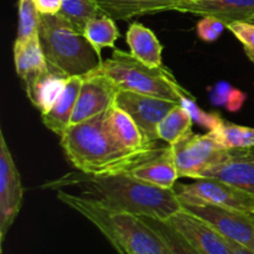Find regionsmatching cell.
<instances>
[{"mask_svg":"<svg viewBox=\"0 0 254 254\" xmlns=\"http://www.w3.org/2000/svg\"><path fill=\"white\" fill-rule=\"evenodd\" d=\"M128 173L144 183L168 190H173L180 178L170 145L161 148L155 155L134 166Z\"/></svg>","mask_w":254,"mask_h":254,"instance_id":"obj_16","label":"cell"},{"mask_svg":"<svg viewBox=\"0 0 254 254\" xmlns=\"http://www.w3.org/2000/svg\"><path fill=\"white\" fill-rule=\"evenodd\" d=\"M37 35L49 66L68 77L86 76L103 62L84 35L60 14H41Z\"/></svg>","mask_w":254,"mask_h":254,"instance_id":"obj_4","label":"cell"},{"mask_svg":"<svg viewBox=\"0 0 254 254\" xmlns=\"http://www.w3.org/2000/svg\"><path fill=\"white\" fill-rule=\"evenodd\" d=\"M180 1L181 0H97L102 14L123 21L135 16L175 10Z\"/></svg>","mask_w":254,"mask_h":254,"instance_id":"obj_19","label":"cell"},{"mask_svg":"<svg viewBox=\"0 0 254 254\" xmlns=\"http://www.w3.org/2000/svg\"><path fill=\"white\" fill-rule=\"evenodd\" d=\"M61 146L72 165L89 175L128 173L161 149L159 146L148 151L124 149L104 126V113L69 126L61 135Z\"/></svg>","mask_w":254,"mask_h":254,"instance_id":"obj_2","label":"cell"},{"mask_svg":"<svg viewBox=\"0 0 254 254\" xmlns=\"http://www.w3.org/2000/svg\"><path fill=\"white\" fill-rule=\"evenodd\" d=\"M203 178L218 179L254 196V148L227 150L223 161Z\"/></svg>","mask_w":254,"mask_h":254,"instance_id":"obj_14","label":"cell"},{"mask_svg":"<svg viewBox=\"0 0 254 254\" xmlns=\"http://www.w3.org/2000/svg\"><path fill=\"white\" fill-rule=\"evenodd\" d=\"M96 71L111 78L121 91L160 97L179 104L183 98L190 96L168 68L146 66L123 50L114 49L112 56L102 62Z\"/></svg>","mask_w":254,"mask_h":254,"instance_id":"obj_5","label":"cell"},{"mask_svg":"<svg viewBox=\"0 0 254 254\" xmlns=\"http://www.w3.org/2000/svg\"><path fill=\"white\" fill-rule=\"evenodd\" d=\"M84 37L92 44L99 55L106 47H114L119 37V30L112 17L102 14L93 17L86 24L83 31Z\"/></svg>","mask_w":254,"mask_h":254,"instance_id":"obj_24","label":"cell"},{"mask_svg":"<svg viewBox=\"0 0 254 254\" xmlns=\"http://www.w3.org/2000/svg\"><path fill=\"white\" fill-rule=\"evenodd\" d=\"M141 218L150 226L151 230L163 241L169 254H201L168 221L154 220V218L149 217Z\"/></svg>","mask_w":254,"mask_h":254,"instance_id":"obj_25","label":"cell"},{"mask_svg":"<svg viewBox=\"0 0 254 254\" xmlns=\"http://www.w3.org/2000/svg\"><path fill=\"white\" fill-rule=\"evenodd\" d=\"M208 133L225 150L254 148V128L251 127L238 126L220 118Z\"/></svg>","mask_w":254,"mask_h":254,"instance_id":"obj_22","label":"cell"},{"mask_svg":"<svg viewBox=\"0 0 254 254\" xmlns=\"http://www.w3.org/2000/svg\"><path fill=\"white\" fill-rule=\"evenodd\" d=\"M197 35L202 41L213 42L222 35L226 25L216 17L206 16L198 21Z\"/></svg>","mask_w":254,"mask_h":254,"instance_id":"obj_31","label":"cell"},{"mask_svg":"<svg viewBox=\"0 0 254 254\" xmlns=\"http://www.w3.org/2000/svg\"><path fill=\"white\" fill-rule=\"evenodd\" d=\"M211 99L215 104H223L227 109L235 112L242 107L243 102L246 101V94L230 84L221 82L216 84L211 92Z\"/></svg>","mask_w":254,"mask_h":254,"instance_id":"obj_28","label":"cell"},{"mask_svg":"<svg viewBox=\"0 0 254 254\" xmlns=\"http://www.w3.org/2000/svg\"><path fill=\"white\" fill-rule=\"evenodd\" d=\"M183 207L211 223L227 240L254 253V216L210 205Z\"/></svg>","mask_w":254,"mask_h":254,"instance_id":"obj_11","label":"cell"},{"mask_svg":"<svg viewBox=\"0 0 254 254\" xmlns=\"http://www.w3.org/2000/svg\"><path fill=\"white\" fill-rule=\"evenodd\" d=\"M114 104L126 111L134 119L145 135L146 140L156 143L159 140V124L164 117L179 103L160 97L148 96L131 91H119Z\"/></svg>","mask_w":254,"mask_h":254,"instance_id":"obj_8","label":"cell"},{"mask_svg":"<svg viewBox=\"0 0 254 254\" xmlns=\"http://www.w3.org/2000/svg\"><path fill=\"white\" fill-rule=\"evenodd\" d=\"M175 11L216 17L227 27L233 22L253 21L254 0H181Z\"/></svg>","mask_w":254,"mask_h":254,"instance_id":"obj_13","label":"cell"},{"mask_svg":"<svg viewBox=\"0 0 254 254\" xmlns=\"http://www.w3.org/2000/svg\"><path fill=\"white\" fill-rule=\"evenodd\" d=\"M19 26H17L16 40H26L39 32L40 14L35 0H19Z\"/></svg>","mask_w":254,"mask_h":254,"instance_id":"obj_27","label":"cell"},{"mask_svg":"<svg viewBox=\"0 0 254 254\" xmlns=\"http://www.w3.org/2000/svg\"><path fill=\"white\" fill-rule=\"evenodd\" d=\"M192 117L190 112L181 104L174 107L160 122L158 127V135L160 140L169 145L176 143L181 138L192 131Z\"/></svg>","mask_w":254,"mask_h":254,"instance_id":"obj_23","label":"cell"},{"mask_svg":"<svg viewBox=\"0 0 254 254\" xmlns=\"http://www.w3.org/2000/svg\"><path fill=\"white\" fill-rule=\"evenodd\" d=\"M104 126L112 136L127 150L148 151L158 148L156 143L146 140L134 119L116 104L104 113Z\"/></svg>","mask_w":254,"mask_h":254,"instance_id":"obj_15","label":"cell"},{"mask_svg":"<svg viewBox=\"0 0 254 254\" xmlns=\"http://www.w3.org/2000/svg\"><path fill=\"white\" fill-rule=\"evenodd\" d=\"M180 104L185 107V108L190 112L193 122H196V123L201 124L202 127L207 128L208 131L216 126L218 119L221 118V117L216 113H206V112H203L200 107H197V104H196V102L193 101V98H191V96L183 98V101H181Z\"/></svg>","mask_w":254,"mask_h":254,"instance_id":"obj_30","label":"cell"},{"mask_svg":"<svg viewBox=\"0 0 254 254\" xmlns=\"http://www.w3.org/2000/svg\"><path fill=\"white\" fill-rule=\"evenodd\" d=\"M57 198L91 221L119 254H169L163 241L139 216L113 211L94 198L60 189Z\"/></svg>","mask_w":254,"mask_h":254,"instance_id":"obj_3","label":"cell"},{"mask_svg":"<svg viewBox=\"0 0 254 254\" xmlns=\"http://www.w3.org/2000/svg\"><path fill=\"white\" fill-rule=\"evenodd\" d=\"M228 242H230V247L231 251H232V254H254L253 252H251V251H248L247 248L242 247V246L237 245V243L232 242V241L228 240Z\"/></svg>","mask_w":254,"mask_h":254,"instance_id":"obj_33","label":"cell"},{"mask_svg":"<svg viewBox=\"0 0 254 254\" xmlns=\"http://www.w3.org/2000/svg\"><path fill=\"white\" fill-rule=\"evenodd\" d=\"M24 197L21 176L12 159L2 130H0V236L4 242L7 231L20 212Z\"/></svg>","mask_w":254,"mask_h":254,"instance_id":"obj_9","label":"cell"},{"mask_svg":"<svg viewBox=\"0 0 254 254\" xmlns=\"http://www.w3.org/2000/svg\"><path fill=\"white\" fill-rule=\"evenodd\" d=\"M180 178L197 180L223 161L227 150L222 149L210 133L195 134L190 131L170 145Z\"/></svg>","mask_w":254,"mask_h":254,"instance_id":"obj_7","label":"cell"},{"mask_svg":"<svg viewBox=\"0 0 254 254\" xmlns=\"http://www.w3.org/2000/svg\"><path fill=\"white\" fill-rule=\"evenodd\" d=\"M79 186L83 193L101 205L118 212H127L139 217L168 221L183 208L175 190H168L144 183L129 173L89 175L84 173L67 174L49 185Z\"/></svg>","mask_w":254,"mask_h":254,"instance_id":"obj_1","label":"cell"},{"mask_svg":"<svg viewBox=\"0 0 254 254\" xmlns=\"http://www.w3.org/2000/svg\"><path fill=\"white\" fill-rule=\"evenodd\" d=\"M127 44L130 54L150 67H163V45L149 27L133 22L127 31Z\"/></svg>","mask_w":254,"mask_h":254,"instance_id":"obj_21","label":"cell"},{"mask_svg":"<svg viewBox=\"0 0 254 254\" xmlns=\"http://www.w3.org/2000/svg\"><path fill=\"white\" fill-rule=\"evenodd\" d=\"M68 78L69 77L64 72L49 66L47 71L36 77L31 83L25 86L30 102L39 109L41 116L54 107L64 92Z\"/></svg>","mask_w":254,"mask_h":254,"instance_id":"obj_17","label":"cell"},{"mask_svg":"<svg viewBox=\"0 0 254 254\" xmlns=\"http://www.w3.org/2000/svg\"><path fill=\"white\" fill-rule=\"evenodd\" d=\"M119 91L121 89L111 78L99 72L93 71L82 76L81 89L71 119V126L106 113L114 106Z\"/></svg>","mask_w":254,"mask_h":254,"instance_id":"obj_10","label":"cell"},{"mask_svg":"<svg viewBox=\"0 0 254 254\" xmlns=\"http://www.w3.org/2000/svg\"><path fill=\"white\" fill-rule=\"evenodd\" d=\"M227 29L243 45L246 54L254 64V22H233L228 25Z\"/></svg>","mask_w":254,"mask_h":254,"instance_id":"obj_29","label":"cell"},{"mask_svg":"<svg viewBox=\"0 0 254 254\" xmlns=\"http://www.w3.org/2000/svg\"><path fill=\"white\" fill-rule=\"evenodd\" d=\"M174 190L183 206L210 205L254 216V196L218 179H197L175 185Z\"/></svg>","mask_w":254,"mask_h":254,"instance_id":"obj_6","label":"cell"},{"mask_svg":"<svg viewBox=\"0 0 254 254\" xmlns=\"http://www.w3.org/2000/svg\"><path fill=\"white\" fill-rule=\"evenodd\" d=\"M59 14L68 20L77 31L83 34L87 22L102 15V11L97 0H64Z\"/></svg>","mask_w":254,"mask_h":254,"instance_id":"obj_26","label":"cell"},{"mask_svg":"<svg viewBox=\"0 0 254 254\" xmlns=\"http://www.w3.org/2000/svg\"><path fill=\"white\" fill-rule=\"evenodd\" d=\"M252 22H254V20H253V21H252Z\"/></svg>","mask_w":254,"mask_h":254,"instance_id":"obj_34","label":"cell"},{"mask_svg":"<svg viewBox=\"0 0 254 254\" xmlns=\"http://www.w3.org/2000/svg\"><path fill=\"white\" fill-rule=\"evenodd\" d=\"M64 0H35L40 14L55 15L59 14L62 7Z\"/></svg>","mask_w":254,"mask_h":254,"instance_id":"obj_32","label":"cell"},{"mask_svg":"<svg viewBox=\"0 0 254 254\" xmlns=\"http://www.w3.org/2000/svg\"><path fill=\"white\" fill-rule=\"evenodd\" d=\"M82 84V76H72L67 79L66 87L56 103L47 113L42 114V123L47 129L61 136L71 126L74 107Z\"/></svg>","mask_w":254,"mask_h":254,"instance_id":"obj_20","label":"cell"},{"mask_svg":"<svg viewBox=\"0 0 254 254\" xmlns=\"http://www.w3.org/2000/svg\"><path fill=\"white\" fill-rule=\"evenodd\" d=\"M168 222L201 254H232L227 238L211 223L181 208Z\"/></svg>","mask_w":254,"mask_h":254,"instance_id":"obj_12","label":"cell"},{"mask_svg":"<svg viewBox=\"0 0 254 254\" xmlns=\"http://www.w3.org/2000/svg\"><path fill=\"white\" fill-rule=\"evenodd\" d=\"M14 62L17 76L22 79L25 86L47 71L49 64L41 49L39 35L26 40H15Z\"/></svg>","mask_w":254,"mask_h":254,"instance_id":"obj_18","label":"cell"}]
</instances>
